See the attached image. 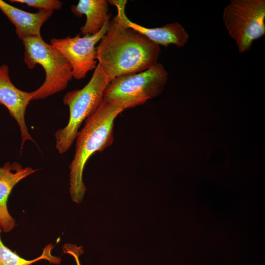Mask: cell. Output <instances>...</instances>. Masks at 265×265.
<instances>
[{"instance_id": "cell-1", "label": "cell", "mask_w": 265, "mask_h": 265, "mask_svg": "<svg viewBox=\"0 0 265 265\" xmlns=\"http://www.w3.org/2000/svg\"><path fill=\"white\" fill-rule=\"evenodd\" d=\"M160 51L159 45L113 18L96 47V59L111 81L150 68Z\"/></svg>"}, {"instance_id": "cell-2", "label": "cell", "mask_w": 265, "mask_h": 265, "mask_svg": "<svg viewBox=\"0 0 265 265\" xmlns=\"http://www.w3.org/2000/svg\"><path fill=\"white\" fill-rule=\"evenodd\" d=\"M126 109L121 103L103 99L79 132L75 155L69 166V191L74 202L80 203L86 191L82 176L87 160L95 152H102L112 144L114 120Z\"/></svg>"}, {"instance_id": "cell-3", "label": "cell", "mask_w": 265, "mask_h": 265, "mask_svg": "<svg viewBox=\"0 0 265 265\" xmlns=\"http://www.w3.org/2000/svg\"><path fill=\"white\" fill-rule=\"evenodd\" d=\"M110 82L102 67L97 64L87 84L81 89L67 92L63 102L69 108L68 123L54 135L56 148L60 154L66 153L71 147L82 123L91 115L101 103L104 92Z\"/></svg>"}, {"instance_id": "cell-4", "label": "cell", "mask_w": 265, "mask_h": 265, "mask_svg": "<svg viewBox=\"0 0 265 265\" xmlns=\"http://www.w3.org/2000/svg\"><path fill=\"white\" fill-rule=\"evenodd\" d=\"M22 41L24 60L28 68L39 64L45 73L43 83L30 92L31 101L45 99L66 89L73 78L72 67L60 52L42 38H27Z\"/></svg>"}, {"instance_id": "cell-5", "label": "cell", "mask_w": 265, "mask_h": 265, "mask_svg": "<svg viewBox=\"0 0 265 265\" xmlns=\"http://www.w3.org/2000/svg\"><path fill=\"white\" fill-rule=\"evenodd\" d=\"M168 78L164 66L157 62L145 71L115 78L106 87L103 99L121 103L127 109L133 107L160 95Z\"/></svg>"}, {"instance_id": "cell-6", "label": "cell", "mask_w": 265, "mask_h": 265, "mask_svg": "<svg viewBox=\"0 0 265 265\" xmlns=\"http://www.w3.org/2000/svg\"><path fill=\"white\" fill-rule=\"evenodd\" d=\"M222 17L241 53L249 51L253 42L265 34V0H231Z\"/></svg>"}, {"instance_id": "cell-7", "label": "cell", "mask_w": 265, "mask_h": 265, "mask_svg": "<svg viewBox=\"0 0 265 265\" xmlns=\"http://www.w3.org/2000/svg\"><path fill=\"white\" fill-rule=\"evenodd\" d=\"M109 20L106 22L99 32L92 35L63 38H53L50 44L58 50L66 58L72 67L73 78L80 80L97 66L96 45L106 33Z\"/></svg>"}, {"instance_id": "cell-8", "label": "cell", "mask_w": 265, "mask_h": 265, "mask_svg": "<svg viewBox=\"0 0 265 265\" xmlns=\"http://www.w3.org/2000/svg\"><path fill=\"white\" fill-rule=\"evenodd\" d=\"M108 3L116 7L117 14L114 18L117 21L138 32L153 42L164 47L174 44L178 48L184 47L189 36L185 28L174 22L159 27L149 28L131 21L125 13L127 0H108Z\"/></svg>"}, {"instance_id": "cell-9", "label": "cell", "mask_w": 265, "mask_h": 265, "mask_svg": "<svg viewBox=\"0 0 265 265\" xmlns=\"http://www.w3.org/2000/svg\"><path fill=\"white\" fill-rule=\"evenodd\" d=\"M7 65L0 66V104L3 105L18 124L22 139L21 150L24 143L30 140L35 142L28 132L25 121L27 106L31 101L30 92L23 91L12 82Z\"/></svg>"}, {"instance_id": "cell-10", "label": "cell", "mask_w": 265, "mask_h": 265, "mask_svg": "<svg viewBox=\"0 0 265 265\" xmlns=\"http://www.w3.org/2000/svg\"><path fill=\"white\" fill-rule=\"evenodd\" d=\"M36 171L31 167H23L17 162H7L0 166V227L2 231L9 232L16 226L15 220L7 208V200L12 190L20 181Z\"/></svg>"}, {"instance_id": "cell-11", "label": "cell", "mask_w": 265, "mask_h": 265, "mask_svg": "<svg viewBox=\"0 0 265 265\" xmlns=\"http://www.w3.org/2000/svg\"><path fill=\"white\" fill-rule=\"evenodd\" d=\"M0 10L15 26L16 34L22 40L27 38H42L41 28L53 14V11L39 9L30 13L0 0Z\"/></svg>"}, {"instance_id": "cell-12", "label": "cell", "mask_w": 265, "mask_h": 265, "mask_svg": "<svg viewBox=\"0 0 265 265\" xmlns=\"http://www.w3.org/2000/svg\"><path fill=\"white\" fill-rule=\"evenodd\" d=\"M108 2L106 0H80L71 7L73 14L78 17L86 16L84 25L80 28V35H92L100 31L106 21L109 20Z\"/></svg>"}, {"instance_id": "cell-13", "label": "cell", "mask_w": 265, "mask_h": 265, "mask_svg": "<svg viewBox=\"0 0 265 265\" xmlns=\"http://www.w3.org/2000/svg\"><path fill=\"white\" fill-rule=\"evenodd\" d=\"M1 232L0 227V265H31L41 260H48L51 263L60 264L61 259L53 256L51 254V250L53 248L52 244L46 246L42 254L39 257L32 260H27L21 257L16 252L13 251L4 244L0 236Z\"/></svg>"}, {"instance_id": "cell-14", "label": "cell", "mask_w": 265, "mask_h": 265, "mask_svg": "<svg viewBox=\"0 0 265 265\" xmlns=\"http://www.w3.org/2000/svg\"><path fill=\"white\" fill-rule=\"evenodd\" d=\"M11 2L25 4L29 7L49 10L61 9L62 2L58 0H11Z\"/></svg>"}, {"instance_id": "cell-15", "label": "cell", "mask_w": 265, "mask_h": 265, "mask_svg": "<svg viewBox=\"0 0 265 265\" xmlns=\"http://www.w3.org/2000/svg\"><path fill=\"white\" fill-rule=\"evenodd\" d=\"M62 249L64 253L69 254L74 257L77 265H81L79 256L83 253L82 246H77L76 244L71 243H66L63 246Z\"/></svg>"}]
</instances>
